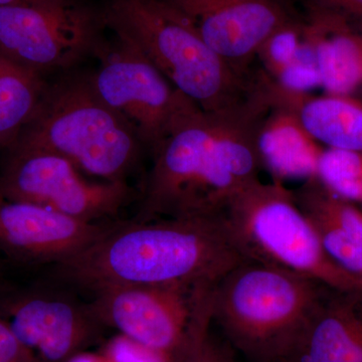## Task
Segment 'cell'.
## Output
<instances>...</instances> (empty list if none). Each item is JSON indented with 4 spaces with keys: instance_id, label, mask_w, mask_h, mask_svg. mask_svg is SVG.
I'll return each mask as SVG.
<instances>
[{
    "instance_id": "277c9868",
    "label": "cell",
    "mask_w": 362,
    "mask_h": 362,
    "mask_svg": "<svg viewBox=\"0 0 362 362\" xmlns=\"http://www.w3.org/2000/svg\"><path fill=\"white\" fill-rule=\"evenodd\" d=\"M13 147L54 152L105 181H127L146 152L129 122L99 96L90 71L78 69L47 80Z\"/></svg>"
},
{
    "instance_id": "2e32d148",
    "label": "cell",
    "mask_w": 362,
    "mask_h": 362,
    "mask_svg": "<svg viewBox=\"0 0 362 362\" xmlns=\"http://www.w3.org/2000/svg\"><path fill=\"white\" fill-rule=\"evenodd\" d=\"M304 40L310 45L321 86L346 96L362 85V28L341 16L306 7Z\"/></svg>"
},
{
    "instance_id": "603a6c76",
    "label": "cell",
    "mask_w": 362,
    "mask_h": 362,
    "mask_svg": "<svg viewBox=\"0 0 362 362\" xmlns=\"http://www.w3.org/2000/svg\"><path fill=\"white\" fill-rule=\"evenodd\" d=\"M101 354L106 362H176L171 354L150 349L122 334L112 338Z\"/></svg>"
},
{
    "instance_id": "e0dca14e",
    "label": "cell",
    "mask_w": 362,
    "mask_h": 362,
    "mask_svg": "<svg viewBox=\"0 0 362 362\" xmlns=\"http://www.w3.org/2000/svg\"><path fill=\"white\" fill-rule=\"evenodd\" d=\"M257 146L262 166L277 182L316 177L320 149L291 109L273 104L259 126Z\"/></svg>"
},
{
    "instance_id": "5bb4252c",
    "label": "cell",
    "mask_w": 362,
    "mask_h": 362,
    "mask_svg": "<svg viewBox=\"0 0 362 362\" xmlns=\"http://www.w3.org/2000/svg\"><path fill=\"white\" fill-rule=\"evenodd\" d=\"M286 362H362V291L327 288Z\"/></svg>"
},
{
    "instance_id": "ffe728a7",
    "label": "cell",
    "mask_w": 362,
    "mask_h": 362,
    "mask_svg": "<svg viewBox=\"0 0 362 362\" xmlns=\"http://www.w3.org/2000/svg\"><path fill=\"white\" fill-rule=\"evenodd\" d=\"M213 288L204 286L199 293L187 342L176 362H235L232 349L211 333Z\"/></svg>"
},
{
    "instance_id": "9a60e30c",
    "label": "cell",
    "mask_w": 362,
    "mask_h": 362,
    "mask_svg": "<svg viewBox=\"0 0 362 362\" xmlns=\"http://www.w3.org/2000/svg\"><path fill=\"white\" fill-rule=\"evenodd\" d=\"M293 194L326 254L362 284L361 211L328 190L317 177L305 180Z\"/></svg>"
},
{
    "instance_id": "4fadbf2b",
    "label": "cell",
    "mask_w": 362,
    "mask_h": 362,
    "mask_svg": "<svg viewBox=\"0 0 362 362\" xmlns=\"http://www.w3.org/2000/svg\"><path fill=\"white\" fill-rule=\"evenodd\" d=\"M294 0H237L194 21L202 39L228 65L247 77L272 35L301 18Z\"/></svg>"
},
{
    "instance_id": "9c48e42d",
    "label": "cell",
    "mask_w": 362,
    "mask_h": 362,
    "mask_svg": "<svg viewBox=\"0 0 362 362\" xmlns=\"http://www.w3.org/2000/svg\"><path fill=\"white\" fill-rule=\"evenodd\" d=\"M0 169V195L30 202L71 218L103 223L139 192L128 181H90L66 157L37 148L13 147Z\"/></svg>"
},
{
    "instance_id": "8fae6325",
    "label": "cell",
    "mask_w": 362,
    "mask_h": 362,
    "mask_svg": "<svg viewBox=\"0 0 362 362\" xmlns=\"http://www.w3.org/2000/svg\"><path fill=\"white\" fill-rule=\"evenodd\" d=\"M0 314L39 362H66L97 339L89 304L45 289L0 294Z\"/></svg>"
},
{
    "instance_id": "7a4b0ae2",
    "label": "cell",
    "mask_w": 362,
    "mask_h": 362,
    "mask_svg": "<svg viewBox=\"0 0 362 362\" xmlns=\"http://www.w3.org/2000/svg\"><path fill=\"white\" fill-rule=\"evenodd\" d=\"M246 262L218 214L114 223L57 268L61 277L95 291L112 285H216Z\"/></svg>"
},
{
    "instance_id": "484cf974",
    "label": "cell",
    "mask_w": 362,
    "mask_h": 362,
    "mask_svg": "<svg viewBox=\"0 0 362 362\" xmlns=\"http://www.w3.org/2000/svg\"><path fill=\"white\" fill-rule=\"evenodd\" d=\"M164 1L177 8L192 21H195L202 14L232 4L237 0H164Z\"/></svg>"
},
{
    "instance_id": "d6986e66",
    "label": "cell",
    "mask_w": 362,
    "mask_h": 362,
    "mask_svg": "<svg viewBox=\"0 0 362 362\" xmlns=\"http://www.w3.org/2000/svg\"><path fill=\"white\" fill-rule=\"evenodd\" d=\"M45 83L0 52V152L8 151L32 120Z\"/></svg>"
},
{
    "instance_id": "30bf717a",
    "label": "cell",
    "mask_w": 362,
    "mask_h": 362,
    "mask_svg": "<svg viewBox=\"0 0 362 362\" xmlns=\"http://www.w3.org/2000/svg\"><path fill=\"white\" fill-rule=\"evenodd\" d=\"M206 285H112L93 291V315L104 326L177 358Z\"/></svg>"
},
{
    "instance_id": "5b68a950",
    "label": "cell",
    "mask_w": 362,
    "mask_h": 362,
    "mask_svg": "<svg viewBox=\"0 0 362 362\" xmlns=\"http://www.w3.org/2000/svg\"><path fill=\"white\" fill-rule=\"evenodd\" d=\"M327 288L311 279L247 261L214 286L213 321L252 362H286Z\"/></svg>"
},
{
    "instance_id": "44dd1931",
    "label": "cell",
    "mask_w": 362,
    "mask_h": 362,
    "mask_svg": "<svg viewBox=\"0 0 362 362\" xmlns=\"http://www.w3.org/2000/svg\"><path fill=\"white\" fill-rule=\"evenodd\" d=\"M316 177L346 201H362V153L337 148L321 151Z\"/></svg>"
},
{
    "instance_id": "ac0fdd59",
    "label": "cell",
    "mask_w": 362,
    "mask_h": 362,
    "mask_svg": "<svg viewBox=\"0 0 362 362\" xmlns=\"http://www.w3.org/2000/svg\"><path fill=\"white\" fill-rule=\"evenodd\" d=\"M274 99L291 109L306 132L329 148L362 153V106L345 96L312 98L291 92L276 83Z\"/></svg>"
},
{
    "instance_id": "8992f818",
    "label": "cell",
    "mask_w": 362,
    "mask_h": 362,
    "mask_svg": "<svg viewBox=\"0 0 362 362\" xmlns=\"http://www.w3.org/2000/svg\"><path fill=\"white\" fill-rule=\"evenodd\" d=\"M230 240L249 262L309 278L337 290L362 284L324 251L294 194L281 182L256 181L221 211Z\"/></svg>"
},
{
    "instance_id": "7402d4cb",
    "label": "cell",
    "mask_w": 362,
    "mask_h": 362,
    "mask_svg": "<svg viewBox=\"0 0 362 362\" xmlns=\"http://www.w3.org/2000/svg\"><path fill=\"white\" fill-rule=\"evenodd\" d=\"M305 14L299 20L284 26L272 35L259 49L258 57L265 65L267 74L275 78L297 58L304 42Z\"/></svg>"
},
{
    "instance_id": "6da1fadb",
    "label": "cell",
    "mask_w": 362,
    "mask_h": 362,
    "mask_svg": "<svg viewBox=\"0 0 362 362\" xmlns=\"http://www.w3.org/2000/svg\"><path fill=\"white\" fill-rule=\"evenodd\" d=\"M265 114L216 115L199 110L152 154L133 221L221 214L259 180L257 139Z\"/></svg>"
},
{
    "instance_id": "83f0119b",
    "label": "cell",
    "mask_w": 362,
    "mask_h": 362,
    "mask_svg": "<svg viewBox=\"0 0 362 362\" xmlns=\"http://www.w3.org/2000/svg\"><path fill=\"white\" fill-rule=\"evenodd\" d=\"M30 0H0V6H13V4H23Z\"/></svg>"
},
{
    "instance_id": "d4e9b609",
    "label": "cell",
    "mask_w": 362,
    "mask_h": 362,
    "mask_svg": "<svg viewBox=\"0 0 362 362\" xmlns=\"http://www.w3.org/2000/svg\"><path fill=\"white\" fill-rule=\"evenodd\" d=\"M306 7L337 14L362 28V0H305Z\"/></svg>"
},
{
    "instance_id": "3957f363",
    "label": "cell",
    "mask_w": 362,
    "mask_h": 362,
    "mask_svg": "<svg viewBox=\"0 0 362 362\" xmlns=\"http://www.w3.org/2000/svg\"><path fill=\"white\" fill-rule=\"evenodd\" d=\"M105 28L131 42L202 111L233 115L266 94L263 71L247 77L216 54L192 18L164 0H102Z\"/></svg>"
},
{
    "instance_id": "cb8c5ba5",
    "label": "cell",
    "mask_w": 362,
    "mask_h": 362,
    "mask_svg": "<svg viewBox=\"0 0 362 362\" xmlns=\"http://www.w3.org/2000/svg\"><path fill=\"white\" fill-rule=\"evenodd\" d=\"M0 362H39L14 334L4 316L0 314Z\"/></svg>"
},
{
    "instance_id": "ba28073f",
    "label": "cell",
    "mask_w": 362,
    "mask_h": 362,
    "mask_svg": "<svg viewBox=\"0 0 362 362\" xmlns=\"http://www.w3.org/2000/svg\"><path fill=\"white\" fill-rule=\"evenodd\" d=\"M94 58L97 68L90 74L98 94L129 122L151 156L180 124L202 110L116 33L105 35Z\"/></svg>"
},
{
    "instance_id": "7c38bea8",
    "label": "cell",
    "mask_w": 362,
    "mask_h": 362,
    "mask_svg": "<svg viewBox=\"0 0 362 362\" xmlns=\"http://www.w3.org/2000/svg\"><path fill=\"white\" fill-rule=\"evenodd\" d=\"M113 223L78 220L0 195V251L18 263L59 265L94 244Z\"/></svg>"
},
{
    "instance_id": "52a82bcc",
    "label": "cell",
    "mask_w": 362,
    "mask_h": 362,
    "mask_svg": "<svg viewBox=\"0 0 362 362\" xmlns=\"http://www.w3.org/2000/svg\"><path fill=\"white\" fill-rule=\"evenodd\" d=\"M106 30L99 6L83 0L0 6V52L45 80L94 58Z\"/></svg>"
},
{
    "instance_id": "4316f807",
    "label": "cell",
    "mask_w": 362,
    "mask_h": 362,
    "mask_svg": "<svg viewBox=\"0 0 362 362\" xmlns=\"http://www.w3.org/2000/svg\"><path fill=\"white\" fill-rule=\"evenodd\" d=\"M66 362H106L102 354H90V352L82 351L71 357Z\"/></svg>"
}]
</instances>
